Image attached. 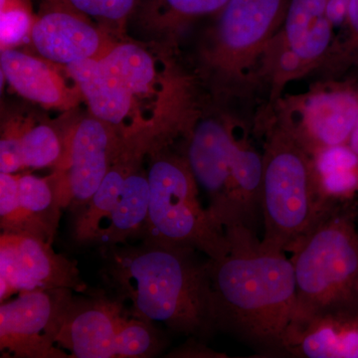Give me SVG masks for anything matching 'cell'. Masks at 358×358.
<instances>
[{"mask_svg": "<svg viewBox=\"0 0 358 358\" xmlns=\"http://www.w3.org/2000/svg\"><path fill=\"white\" fill-rule=\"evenodd\" d=\"M65 68L92 115L122 138L150 134L171 145L185 138L196 117L188 80L140 44L120 42L102 57Z\"/></svg>", "mask_w": 358, "mask_h": 358, "instance_id": "6da1fadb", "label": "cell"}, {"mask_svg": "<svg viewBox=\"0 0 358 358\" xmlns=\"http://www.w3.org/2000/svg\"><path fill=\"white\" fill-rule=\"evenodd\" d=\"M100 251L103 281L134 317L203 341L218 331L209 260L197 251L143 241Z\"/></svg>", "mask_w": 358, "mask_h": 358, "instance_id": "7a4b0ae2", "label": "cell"}, {"mask_svg": "<svg viewBox=\"0 0 358 358\" xmlns=\"http://www.w3.org/2000/svg\"><path fill=\"white\" fill-rule=\"evenodd\" d=\"M209 260L217 331L260 357H288L286 339L296 313L293 264L286 252L264 248L261 240L231 244Z\"/></svg>", "mask_w": 358, "mask_h": 358, "instance_id": "3957f363", "label": "cell"}, {"mask_svg": "<svg viewBox=\"0 0 358 358\" xmlns=\"http://www.w3.org/2000/svg\"><path fill=\"white\" fill-rule=\"evenodd\" d=\"M357 217L358 201L329 207L291 252L298 301L292 326L324 310L355 306Z\"/></svg>", "mask_w": 358, "mask_h": 358, "instance_id": "277c9868", "label": "cell"}, {"mask_svg": "<svg viewBox=\"0 0 358 358\" xmlns=\"http://www.w3.org/2000/svg\"><path fill=\"white\" fill-rule=\"evenodd\" d=\"M289 0H229L202 42L199 70L218 99L245 98L260 86V65Z\"/></svg>", "mask_w": 358, "mask_h": 358, "instance_id": "5b68a950", "label": "cell"}, {"mask_svg": "<svg viewBox=\"0 0 358 358\" xmlns=\"http://www.w3.org/2000/svg\"><path fill=\"white\" fill-rule=\"evenodd\" d=\"M263 145L264 248L292 252L322 215L312 159L293 134L273 115L258 126Z\"/></svg>", "mask_w": 358, "mask_h": 358, "instance_id": "8992f818", "label": "cell"}, {"mask_svg": "<svg viewBox=\"0 0 358 358\" xmlns=\"http://www.w3.org/2000/svg\"><path fill=\"white\" fill-rule=\"evenodd\" d=\"M150 211L141 241L193 249L217 260L230 251L225 232L199 200V186L183 154L169 147L148 154Z\"/></svg>", "mask_w": 358, "mask_h": 358, "instance_id": "52a82bcc", "label": "cell"}, {"mask_svg": "<svg viewBox=\"0 0 358 358\" xmlns=\"http://www.w3.org/2000/svg\"><path fill=\"white\" fill-rule=\"evenodd\" d=\"M70 357H152L166 346L155 324L134 317L121 299L75 296L57 338Z\"/></svg>", "mask_w": 358, "mask_h": 358, "instance_id": "ba28073f", "label": "cell"}, {"mask_svg": "<svg viewBox=\"0 0 358 358\" xmlns=\"http://www.w3.org/2000/svg\"><path fill=\"white\" fill-rule=\"evenodd\" d=\"M235 124L236 119L227 114L197 115L185 138L182 152L208 199L207 210L230 244L260 240L250 229L233 179Z\"/></svg>", "mask_w": 358, "mask_h": 358, "instance_id": "9c48e42d", "label": "cell"}, {"mask_svg": "<svg viewBox=\"0 0 358 358\" xmlns=\"http://www.w3.org/2000/svg\"><path fill=\"white\" fill-rule=\"evenodd\" d=\"M272 114L312 155L348 143L358 120V92L324 82L305 93L278 99Z\"/></svg>", "mask_w": 358, "mask_h": 358, "instance_id": "30bf717a", "label": "cell"}, {"mask_svg": "<svg viewBox=\"0 0 358 358\" xmlns=\"http://www.w3.org/2000/svg\"><path fill=\"white\" fill-rule=\"evenodd\" d=\"M124 138L93 115L66 131L64 157L48 176L59 203L73 214L83 208L102 183Z\"/></svg>", "mask_w": 358, "mask_h": 358, "instance_id": "8fae6325", "label": "cell"}, {"mask_svg": "<svg viewBox=\"0 0 358 358\" xmlns=\"http://www.w3.org/2000/svg\"><path fill=\"white\" fill-rule=\"evenodd\" d=\"M74 299L70 289L22 292L0 305V352L16 358H67L57 338Z\"/></svg>", "mask_w": 358, "mask_h": 358, "instance_id": "7c38bea8", "label": "cell"}, {"mask_svg": "<svg viewBox=\"0 0 358 358\" xmlns=\"http://www.w3.org/2000/svg\"><path fill=\"white\" fill-rule=\"evenodd\" d=\"M84 292L77 262L54 251L52 244L27 235L0 234V301L36 289Z\"/></svg>", "mask_w": 358, "mask_h": 358, "instance_id": "4fadbf2b", "label": "cell"}, {"mask_svg": "<svg viewBox=\"0 0 358 358\" xmlns=\"http://www.w3.org/2000/svg\"><path fill=\"white\" fill-rule=\"evenodd\" d=\"M87 17L67 0H43L30 34L33 46L53 64L102 57L115 43Z\"/></svg>", "mask_w": 358, "mask_h": 358, "instance_id": "5bb4252c", "label": "cell"}, {"mask_svg": "<svg viewBox=\"0 0 358 358\" xmlns=\"http://www.w3.org/2000/svg\"><path fill=\"white\" fill-rule=\"evenodd\" d=\"M327 0H289L286 15L271 46L294 59L303 75L320 68L334 44Z\"/></svg>", "mask_w": 358, "mask_h": 358, "instance_id": "9a60e30c", "label": "cell"}, {"mask_svg": "<svg viewBox=\"0 0 358 358\" xmlns=\"http://www.w3.org/2000/svg\"><path fill=\"white\" fill-rule=\"evenodd\" d=\"M286 352L288 357L358 358L357 306L331 308L294 324Z\"/></svg>", "mask_w": 358, "mask_h": 358, "instance_id": "2e32d148", "label": "cell"}, {"mask_svg": "<svg viewBox=\"0 0 358 358\" xmlns=\"http://www.w3.org/2000/svg\"><path fill=\"white\" fill-rule=\"evenodd\" d=\"M1 74L11 88L26 100L47 109L76 107L83 100L77 85L70 86L50 61L14 48L1 50Z\"/></svg>", "mask_w": 358, "mask_h": 358, "instance_id": "e0dca14e", "label": "cell"}, {"mask_svg": "<svg viewBox=\"0 0 358 358\" xmlns=\"http://www.w3.org/2000/svg\"><path fill=\"white\" fill-rule=\"evenodd\" d=\"M157 148V141L152 136L124 138L121 150L95 194L83 208L73 214V237L77 243L92 244L100 224L117 203L126 179L134 171L143 166L145 157Z\"/></svg>", "mask_w": 358, "mask_h": 358, "instance_id": "ac0fdd59", "label": "cell"}, {"mask_svg": "<svg viewBox=\"0 0 358 358\" xmlns=\"http://www.w3.org/2000/svg\"><path fill=\"white\" fill-rule=\"evenodd\" d=\"M150 211V182L143 166L126 179L114 208L100 224L92 245L114 246L143 239Z\"/></svg>", "mask_w": 358, "mask_h": 358, "instance_id": "d6986e66", "label": "cell"}, {"mask_svg": "<svg viewBox=\"0 0 358 358\" xmlns=\"http://www.w3.org/2000/svg\"><path fill=\"white\" fill-rule=\"evenodd\" d=\"M310 159L315 190L324 208L357 201L358 154L348 143L320 150Z\"/></svg>", "mask_w": 358, "mask_h": 358, "instance_id": "ffe728a7", "label": "cell"}, {"mask_svg": "<svg viewBox=\"0 0 358 358\" xmlns=\"http://www.w3.org/2000/svg\"><path fill=\"white\" fill-rule=\"evenodd\" d=\"M263 152H259L246 129L236 121L233 134L232 171L235 188L250 229L258 237L262 219Z\"/></svg>", "mask_w": 358, "mask_h": 358, "instance_id": "44dd1931", "label": "cell"}, {"mask_svg": "<svg viewBox=\"0 0 358 358\" xmlns=\"http://www.w3.org/2000/svg\"><path fill=\"white\" fill-rule=\"evenodd\" d=\"M23 234L53 245L63 208L48 178L32 174L18 176Z\"/></svg>", "mask_w": 358, "mask_h": 358, "instance_id": "7402d4cb", "label": "cell"}, {"mask_svg": "<svg viewBox=\"0 0 358 358\" xmlns=\"http://www.w3.org/2000/svg\"><path fill=\"white\" fill-rule=\"evenodd\" d=\"M229 0H145L141 17L160 29H178L190 21L216 15Z\"/></svg>", "mask_w": 358, "mask_h": 358, "instance_id": "603a6c76", "label": "cell"}, {"mask_svg": "<svg viewBox=\"0 0 358 358\" xmlns=\"http://www.w3.org/2000/svg\"><path fill=\"white\" fill-rule=\"evenodd\" d=\"M66 131L61 133L48 124L25 122L21 134L24 169H55L64 157Z\"/></svg>", "mask_w": 358, "mask_h": 358, "instance_id": "cb8c5ba5", "label": "cell"}, {"mask_svg": "<svg viewBox=\"0 0 358 358\" xmlns=\"http://www.w3.org/2000/svg\"><path fill=\"white\" fill-rule=\"evenodd\" d=\"M34 20L26 0H0L1 50L14 48L30 37Z\"/></svg>", "mask_w": 358, "mask_h": 358, "instance_id": "d4e9b609", "label": "cell"}, {"mask_svg": "<svg viewBox=\"0 0 358 358\" xmlns=\"http://www.w3.org/2000/svg\"><path fill=\"white\" fill-rule=\"evenodd\" d=\"M80 13L105 25L121 26L138 6V0H67Z\"/></svg>", "mask_w": 358, "mask_h": 358, "instance_id": "484cf974", "label": "cell"}, {"mask_svg": "<svg viewBox=\"0 0 358 358\" xmlns=\"http://www.w3.org/2000/svg\"><path fill=\"white\" fill-rule=\"evenodd\" d=\"M18 176L11 173H0V228L2 233L22 235Z\"/></svg>", "mask_w": 358, "mask_h": 358, "instance_id": "4316f807", "label": "cell"}, {"mask_svg": "<svg viewBox=\"0 0 358 358\" xmlns=\"http://www.w3.org/2000/svg\"><path fill=\"white\" fill-rule=\"evenodd\" d=\"M25 122H11L2 129L0 141V173L15 174L23 166L21 134Z\"/></svg>", "mask_w": 358, "mask_h": 358, "instance_id": "83f0119b", "label": "cell"}, {"mask_svg": "<svg viewBox=\"0 0 358 358\" xmlns=\"http://www.w3.org/2000/svg\"><path fill=\"white\" fill-rule=\"evenodd\" d=\"M345 26H348V39L343 44L331 46L329 55L320 67L324 66L329 70H338L341 62H348L358 52V0H350Z\"/></svg>", "mask_w": 358, "mask_h": 358, "instance_id": "f1b7e54d", "label": "cell"}, {"mask_svg": "<svg viewBox=\"0 0 358 358\" xmlns=\"http://www.w3.org/2000/svg\"><path fill=\"white\" fill-rule=\"evenodd\" d=\"M205 341L193 338L171 353V357H204L221 358L227 357L224 353L214 352L211 348H207Z\"/></svg>", "mask_w": 358, "mask_h": 358, "instance_id": "f546056e", "label": "cell"}, {"mask_svg": "<svg viewBox=\"0 0 358 358\" xmlns=\"http://www.w3.org/2000/svg\"><path fill=\"white\" fill-rule=\"evenodd\" d=\"M350 0H327V16L334 28L345 26Z\"/></svg>", "mask_w": 358, "mask_h": 358, "instance_id": "4dcf8cb0", "label": "cell"}, {"mask_svg": "<svg viewBox=\"0 0 358 358\" xmlns=\"http://www.w3.org/2000/svg\"><path fill=\"white\" fill-rule=\"evenodd\" d=\"M348 145L358 154V120L355 129H353L352 136H350Z\"/></svg>", "mask_w": 358, "mask_h": 358, "instance_id": "1f68e13d", "label": "cell"}, {"mask_svg": "<svg viewBox=\"0 0 358 358\" xmlns=\"http://www.w3.org/2000/svg\"><path fill=\"white\" fill-rule=\"evenodd\" d=\"M355 306H357V308H358V281L357 285H355Z\"/></svg>", "mask_w": 358, "mask_h": 358, "instance_id": "d6a6232c", "label": "cell"}, {"mask_svg": "<svg viewBox=\"0 0 358 358\" xmlns=\"http://www.w3.org/2000/svg\"><path fill=\"white\" fill-rule=\"evenodd\" d=\"M358 218V217H357Z\"/></svg>", "mask_w": 358, "mask_h": 358, "instance_id": "836d02e7", "label": "cell"}]
</instances>
